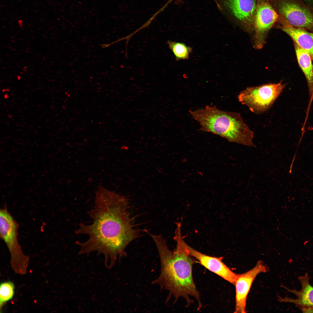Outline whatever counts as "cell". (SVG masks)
<instances>
[{
  "mask_svg": "<svg viewBox=\"0 0 313 313\" xmlns=\"http://www.w3.org/2000/svg\"><path fill=\"white\" fill-rule=\"evenodd\" d=\"M94 203L87 212L92 223H81L75 232L88 235V239L76 243L80 248L79 254L96 252L98 255H103L105 266L110 269L128 244L139 236L140 231L128 211L125 197L101 186L95 192Z\"/></svg>",
  "mask_w": 313,
  "mask_h": 313,
  "instance_id": "obj_1",
  "label": "cell"
},
{
  "mask_svg": "<svg viewBox=\"0 0 313 313\" xmlns=\"http://www.w3.org/2000/svg\"><path fill=\"white\" fill-rule=\"evenodd\" d=\"M148 233L156 246L161 265L160 275L152 283L157 284L162 289L168 291V297L173 296L176 300L183 297L188 305L192 302L190 297H193L197 301L200 308L201 304L200 296L192 276V266L196 261L194 258L185 252L181 233L177 232L175 234L174 239L176 244L174 251L172 252L161 235Z\"/></svg>",
  "mask_w": 313,
  "mask_h": 313,
  "instance_id": "obj_2",
  "label": "cell"
},
{
  "mask_svg": "<svg viewBox=\"0 0 313 313\" xmlns=\"http://www.w3.org/2000/svg\"><path fill=\"white\" fill-rule=\"evenodd\" d=\"M189 112L199 123V130L218 135L230 142L254 145V132L239 113L224 111L215 106L208 105Z\"/></svg>",
  "mask_w": 313,
  "mask_h": 313,
  "instance_id": "obj_3",
  "label": "cell"
},
{
  "mask_svg": "<svg viewBox=\"0 0 313 313\" xmlns=\"http://www.w3.org/2000/svg\"><path fill=\"white\" fill-rule=\"evenodd\" d=\"M19 225L5 205L0 210V236L7 246L10 255L11 267L17 274L27 272L29 258L23 252L18 241Z\"/></svg>",
  "mask_w": 313,
  "mask_h": 313,
  "instance_id": "obj_4",
  "label": "cell"
},
{
  "mask_svg": "<svg viewBox=\"0 0 313 313\" xmlns=\"http://www.w3.org/2000/svg\"><path fill=\"white\" fill-rule=\"evenodd\" d=\"M286 84L282 81L248 87L237 96L239 101L252 112L260 114L268 110L282 92Z\"/></svg>",
  "mask_w": 313,
  "mask_h": 313,
  "instance_id": "obj_5",
  "label": "cell"
},
{
  "mask_svg": "<svg viewBox=\"0 0 313 313\" xmlns=\"http://www.w3.org/2000/svg\"><path fill=\"white\" fill-rule=\"evenodd\" d=\"M220 11L248 31H254L257 0H214Z\"/></svg>",
  "mask_w": 313,
  "mask_h": 313,
  "instance_id": "obj_6",
  "label": "cell"
},
{
  "mask_svg": "<svg viewBox=\"0 0 313 313\" xmlns=\"http://www.w3.org/2000/svg\"><path fill=\"white\" fill-rule=\"evenodd\" d=\"M279 17L269 0H257L254 29L255 49H260L264 46L269 30L278 21Z\"/></svg>",
  "mask_w": 313,
  "mask_h": 313,
  "instance_id": "obj_7",
  "label": "cell"
},
{
  "mask_svg": "<svg viewBox=\"0 0 313 313\" xmlns=\"http://www.w3.org/2000/svg\"><path fill=\"white\" fill-rule=\"evenodd\" d=\"M278 13L291 25L313 33V12L291 0H272Z\"/></svg>",
  "mask_w": 313,
  "mask_h": 313,
  "instance_id": "obj_8",
  "label": "cell"
},
{
  "mask_svg": "<svg viewBox=\"0 0 313 313\" xmlns=\"http://www.w3.org/2000/svg\"><path fill=\"white\" fill-rule=\"evenodd\" d=\"M268 268L261 261L252 269L244 273L237 274L234 285L236 289L235 313H245L246 300L253 281L257 276L266 272Z\"/></svg>",
  "mask_w": 313,
  "mask_h": 313,
  "instance_id": "obj_9",
  "label": "cell"
},
{
  "mask_svg": "<svg viewBox=\"0 0 313 313\" xmlns=\"http://www.w3.org/2000/svg\"><path fill=\"white\" fill-rule=\"evenodd\" d=\"M183 249L188 255L197 259L203 266L230 283L234 285L237 274L233 272L222 261V257L210 256L195 250L184 241Z\"/></svg>",
  "mask_w": 313,
  "mask_h": 313,
  "instance_id": "obj_10",
  "label": "cell"
},
{
  "mask_svg": "<svg viewBox=\"0 0 313 313\" xmlns=\"http://www.w3.org/2000/svg\"><path fill=\"white\" fill-rule=\"evenodd\" d=\"M275 25L289 35L301 48L308 52L313 60V33L289 24L281 14Z\"/></svg>",
  "mask_w": 313,
  "mask_h": 313,
  "instance_id": "obj_11",
  "label": "cell"
},
{
  "mask_svg": "<svg viewBox=\"0 0 313 313\" xmlns=\"http://www.w3.org/2000/svg\"><path fill=\"white\" fill-rule=\"evenodd\" d=\"M310 278L307 273L298 277L301 286V289L299 290L284 287L288 292L293 294L296 298L294 299L286 296L283 298L280 297L279 301L281 302L293 303L299 308L313 307V286L310 283Z\"/></svg>",
  "mask_w": 313,
  "mask_h": 313,
  "instance_id": "obj_12",
  "label": "cell"
},
{
  "mask_svg": "<svg viewBox=\"0 0 313 313\" xmlns=\"http://www.w3.org/2000/svg\"><path fill=\"white\" fill-rule=\"evenodd\" d=\"M299 64L306 78L309 92L310 102L313 99V65L310 54L293 42Z\"/></svg>",
  "mask_w": 313,
  "mask_h": 313,
  "instance_id": "obj_13",
  "label": "cell"
},
{
  "mask_svg": "<svg viewBox=\"0 0 313 313\" xmlns=\"http://www.w3.org/2000/svg\"><path fill=\"white\" fill-rule=\"evenodd\" d=\"M167 43L177 61L181 60H186L189 59L192 52V48L187 46L183 43L168 40Z\"/></svg>",
  "mask_w": 313,
  "mask_h": 313,
  "instance_id": "obj_14",
  "label": "cell"
},
{
  "mask_svg": "<svg viewBox=\"0 0 313 313\" xmlns=\"http://www.w3.org/2000/svg\"><path fill=\"white\" fill-rule=\"evenodd\" d=\"M15 285L10 281L1 283L0 286V310L1 312L4 305L13 297L15 293Z\"/></svg>",
  "mask_w": 313,
  "mask_h": 313,
  "instance_id": "obj_15",
  "label": "cell"
},
{
  "mask_svg": "<svg viewBox=\"0 0 313 313\" xmlns=\"http://www.w3.org/2000/svg\"><path fill=\"white\" fill-rule=\"evenodd\" d=\"M299 309L303 313H313V307H301Z\"/></svg>",
  "mask_w": 313,
  "mask_h": 313,
  "instance_id": "obj_16",
  "label": "cell"
},
{
  "mask_svg": "<svg viewBox=\"0 0 313 313\" xmlns=\"http://www.w3.org/2000/svg\"><path fill=\"white\" fill-rule=\"evenodd\" d=\"M181 0H169V1H168V3H169V2H172V1H175V2H181Z\"/></svg>",
  "mask_w": 313,
  "mask_h": 313,
  "instance_id": "obj_17",
  "label": "cell"
}]
</instances>
